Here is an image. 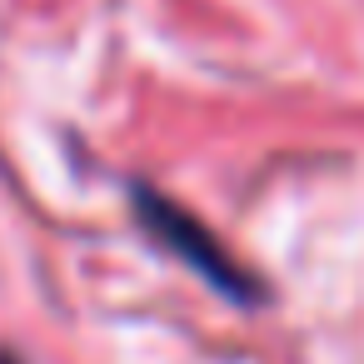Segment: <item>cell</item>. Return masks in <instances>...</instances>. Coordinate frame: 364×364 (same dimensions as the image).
<instances>
[{"label":"cell","instance_id":"1","mask_svg":"<svg viewBox=\"0 0 364 364\" xmlns=\"http://www.w3.org/2000/svg\"><path fill=\"white\" fill-rule=\"evenodd\" d=\"M135 210H140V225H145L170 255H180L190 269H200L210 284H220V289L235 294V299H255V279H250V274L225 255V245H220L195 215H185L175 200H165V195L135 185Z\"/></svg>","mask_w":364,"mask_h":364}]
</instances>
